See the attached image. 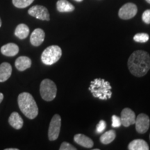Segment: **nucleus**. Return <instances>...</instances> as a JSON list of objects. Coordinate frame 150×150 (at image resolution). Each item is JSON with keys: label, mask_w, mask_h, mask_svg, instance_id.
I'll use <instances>...</instances> for the list:
<instances>
[{"label": "nucleus", "mask_w": 150, "mask_h": 150, "mask_svg": "<svg viewBox=\"0 0 150 150\" xmlns=\"http://www.w3.org/2000/svg\"><path fill=\"white\" fill-rule=\"evenodd\" d=\"M128 67L135 76H145L150 70V56L147 52L137 50L130 56L128 60Z\"/></svg>", "instance_id": "f257e3e1"}, {"label": "nucleus", "mask_w": 150, "mask_h": 150, "mask_svg": "<svg viewBox=\"0 0 150 150\" xmlns=\"http://www.w3.org/2000/svg\"><path fill=\"white\" fill-rule=\"evenodd\" d=\"M18 106L22 113L30 120L34 119L38 114V108L32 95L28 93L20 94L18 99Z\"/></svg>", "instance_id": "f03ea898"}, {"label": "nucleus", "mask_w": 150, "mask_h": 150, "mask_svg": "<svg viewBox=\"0 0 150 150\" xmlns=\"http://www.w3.org/2000/svg\"><path fill=\"white\" fill-rule=\"evenodd\" d=\"M112 87L110 83L103 79H95L92 81L88 90L95 98L106 100L112 96Z\"/></svg>", "instance_id": "7ed1b4c3"}, {"label": "nucleus", "mask_w": 150, "mask_h": 150, "mask_svg": "<svg viewBox=\"0 0 150 150\" xmlns=\"http://www.w3.org/2000/svg\"><path fill=\"white\" fill-rule=\"evenodd\" d=\"M62 56V50L60 47L52 45L47 47L41 55V61L45 65H52L59 61Z\"/></svg>", "instance_id": "20e7f679"}, {"label": "nucleus", "mask_w": 150, "mask_h": 150, "mask_svg": "<svg viewBox=\"0 0 150 150\" xmlns=\"http://www.w3.org/2000/svg\"><path fill=\"white\" fill-rule=\"evenodd\" d=\"M40 93L44 100L47 102L53 100L57 93V88L55 83L48 79L42 80L40 86Z\"/></svg>", "instance_id": "39448f33"}, {"label": "nucleus", "mask_w": 150, "mask_h": 150, "mask_svg": "<svg viewBox=\"0 0 150 150\" xmlns=\"http://www.w3.org/2000/svg\"><path fill=\"white\" fill-rule=\"evenodd\" d=\"M61 127V117L58 114L53 116L48 131V138L50 141H54L59 138Z\"/></svg>", "instance_id": "423d86ee"}, {"label": "nucleus", "mask_w": 150, "mask_h": 150, "mask_svg": "<svg viewBox=\"0 0 150 150\" xmlns=\"http://www.w3.org/2000/svg\"><path fill=\"white\" fill-rule=\"evenodd\" d=\"M30 16L41 20L49 21L50 20V13L46 7L40 5H35L31 7L28 11Z\"/></svg>", "instance_id": "0eeeda50"}, {"label": "nucleus", "mask_w": 150, "mask_h": 150, "mask_svg": "<svg viewBox=\"0 0 150 150\" xmlns=\"http://www.w3.org/2000/svg\"><path fill=\"white\" fill-rule=\"evenodd\" d=\"M138 12V8L134 3H127L121 7L118 12V16L122 20L133 18Z\"/></svg>", "instance_id": "6e6552de"}, {"label": "nucleus", "mask_w": 150, "mask_h": 150, "mask_svg": "<svg viewBox=\"0 0 150 150\" xmlns=\"http://www.w3.org/2000/svg\"><path fill=\"white\" fill-rule=\"evenodd\" d=\"M136 129L137 132L143 134L147 132L150 126V120L149 116L145 113H140L136 117Z\"/></svg>", "instance_id": "1a4fd4ad"}, {"label": "nucleus", "mask_w": 150, "mask_h": 150, "mask_svg": "<svg viewBox=\"0 0 150 150\" xmlns=\"http://www.w3.org/2000/svg\"><path fill=\"white\" fill-rule=\"evenodd\" d=\"M121 122L124 127H128L134 125L136 122V114L129 108H125L121 112Z\"/></svg>", "instance_id": "9d476101"}, {"label": "nucleus", "mask_w": 150, "mask_h": 150, "mask_svg": "<svg viewBox=\"0 0 150 150\" xmlns=\"http://www.w3.org/2000/svg\"><path fill=\"white\" fill-rule=\"evenodd\" d=\"M45 37V33L41 29H35L31 33L30 37V42L35 47L40 46L43 42Z\"/></svg>", "instance_id": "9b49d317"}, {"label": "nucleus", "mask_w": 150, "mask_h": 150, "mask_svg": "<svg viewBox=\"0 0 150 150\" xmlns=\"http://www.w3.org/2000/svg\"><path fill=\"white\" fill-rule=\"evenodd\" d=\"M74 140L76 143L83 147L91 148L94 145V142L92 139L83 134H76L74 136Z\"/></svg>", "instance_id": "f8f14e48"}, {"label": "nucleus", "mask_w": 150, "mask_h": 150, "mask_svg": "<svg viewBox=\"0 0 150 150\" xmlns=\"http://www.w3.org/2000/svg\"><path fill=\"white\" fill-rule=\"evenodd\" d=\"M15 65L19 71H24L31 66V60L27 56H20L16 59Z\"/></svg>", "instance_id": "ddd939ff"}, {"label": "nucleus", "mask_w": 150, "mask_h": 150, "mask_svg": "<svg viewBox=\"0 0 150 150\" xmlns=\"http://www.w3.org/2000/svg\"><path fill=\"white\" fill-rule=\"evenodd\" d=\"M12 73V67L8 63L0 65V82H4L10 78Z\"/></svg>", "instance_id": "4468645a"}, {"label": "nucleus", "mask_w": 150, "mask_h": 150, "mask_svg": "<svg viewBox=\"0 0 150 150\" xmlns=\"http://www.w3.org/2000/svg\"><path fill=\"white\" fill-rule=\"evenodd\" d=\"M1 52L6 56H14L19 52V47L15 43H8L1 47Z\"/></svg>", "instance_id": "2eb2a0df"}, {"label": "nucleus", "mask_w": 150, "mask_h": 150, "mask_svg": "<svg viewBox=\"0 0 150 150\" xmlns=\"http://www.w3.org/2000/svg\"><path fill=\"white\" fill-rule=\"evenodd\" d=\"M8 122L14 129H20L23 126L24 122L20 114L17 112H13L8 118Z\"/></svg>", "instance_id": "dca6fc26"}, {"label": "nucleus", "mask_w": 150, "mask_h": 150, "mask_svg": "<svg viewBox=\"0 0 150 150\" xmlns=\"http://www.w3.org/2000/svg\"><path fill=\"white\" fill-rule=\"evenodd\" d=\"M129 150H149V147L147 142L142 139L132 140L128 145Z\"/></svg>", "instance_id": "f3484780"}, {"label": "nucleus", "mask_w": 150, "mask_h": 150, "mask_svg": "<svg viewBox=\"0 0 150 150\" xmlns=\"http://www.w3.org/2000/svg\"><path fill=\"white\" fill-rule=\"evenodd\" d=\"M56 8L60 13H69L74 11V6L67 0H59L56 3Z\"/></svg>", "instance_id": "a211bd4d"}, {"label": "nucleus", "mask_w": 150, "mask_h": 150, "mask_svg": "<svg viewBox=\"0 0 150 150\" xmlns=\"http://www.w3.org/2000/svg\"><path fill=\"white\" fill-rule=\"evenodd\" d=\"M29 34V28L25 24H20L16 27L15 31V35L18 38L25 39Z\"/></svg>", "instance_id": "6ab92c4d"}, {"label": "nucleus", "mask_w": 150, "mask_h": 150, "mask_svg": "<svg viewBox=\"0 0 150 150\" xmlns=\"http://www.w3.org/2000/svg\"><path fill=\"white\" fill-rule=\"evenodd\" d=\"M115 131L113 130H109L102 135V136L100 137V142L104 145H108L115 140Z\"/></svg>", "instance_id": "aec40b11"}, {"label": "nucleus", "mask_w": 150, "mask_h": 150, "mask_svg": "<svg viewBox=\"0 0 150 150\" xmlns=\"http://www.w3.org/2000/svg\"><path fill=\"white\" fill-rule=\"evenodd\" d=\"M34 0H12L15 6L18 8H24L33 2Z\"/></svg>", "instance_id": "412c9836"}, {"label": "nucleus", "mask_w": 150, "mask_h": 150, "mask_svg": "<svg viewBox=\"0 0 150 150\" xmlns=\"http://www.w3.org/2000/svg\"><path fill=\"white\" fill-rule=\"evenodd\" d=\"M149 36L147 33H137L134 36V40L135 42H146L149 40Z\"/></svg>", "instance_id": "4be33fe9"}, {"label": "nucleus", "mask_w": 150, "mask_h": 150, "mask_svg": "<svg viewBox=\"0 0 150 150\" xmlns=\"http://www.w3.org/2000/svg\"><path fill=\"white\" fill-rule=\"evenodd\" d=\"M122 125L121 119L118 116L113 115L112 116V127L114 128H118Z\"/></svg>", "instance_id": "5701e85b"}, {"label": "nucleus", "mask_w": 150, "mask_h": 150, "mask_svg": "<svg viewBox=\"0 0 150 150\" xmlns=\"http://www.w3.org/2000/svg\"><path fill=\"white\" fill-rule=\"evenodd\" d=\"M106 127V122L104 120H100L97 126L96 132L97 134H101V133H102L103 131L105 130Z\"/></svg>", "instance_id": "b1692460"}, {"label": "nucleus", "mask_w": 150, "mask_h": 150, "mask_svg": "<svg viewBox=\"0 0 150 150\" xmlns=\"http://www.w3.org/2000/svg\"><path fill=\"white\" fill-rule=\"evenodd\" d=\"M142 20L145 24H150V9L144 11L142 16Z\"/></svg>", "instance_id": "393cba45"}, {"label": "nucleus", "mask_w": 150, "mask_h": 150, "mask_svg": "<svg viewBox=\"0 0 150 150\" xmlns=\"http://www.w3.org/2000/svg\"><path fill=\"white\" fill-rule=\"evenodd\" d=\"M60 150H76V148H75L74 146L70 145V143L67 142H63L61 144V147L59 148Z\"/></svg>", "instance_id": "a878e982"}, {"label": "nucleus", "mask_w": 150, "mask_h": 150, "mask_svg": "<svg viewBox=\"0 0 150 150\" xmlns=\"http://www.w3.org/2000/svg\"><path fill=\"white\" fill-rule=\"evenodd\" d=\"M3 99H4V95H3L2 93H0V103L2 102Z\"/></svg>", "instance_id": "bb28decb"}, {"label": "nucleus", "mask_w": 150, "mask_h": 150, "mask_svg": "<svg viewBox=\"0 0 150 150\" xmlns=\"http://www.w3.org/2000/svg\"><path fill=\"white\" fill-rule=\"evenodd\" d=\"M6 150H18V149H17V148H14V149H13V148H10V149H6Z\"/></svg>", "instance_id": "cd10ccee"}, {"label": "nucleus", "mask_w": 150, "mask_h": 150, "mask_svg": "<svg viewBox=\"0 0 150 150\" xmlns=\"http://www.w3.org/2000/svg\"><path fill=\"white\" fill-rule=\"evenodd\" d=\"M74 1H77V2H81V1H83V0H74Z\"/></svg>", "instance_id": "c85d7f7f"}, {"label": "nucleus", "mask_w": 150, "mask_h": 150, "mask_svg": "<svg viewBox=\"0 0 150 150\" xmlns=\"http://www.w3.org/2000/svg\"><path fill=\"white\" fill-rule=\"evenodd\" d=\"M1 27V18H0V27Z\"/></svg>", "instance_id": "c756f323"}, {"label": "nucleus", "mask_w": 150, "mask_h": 150, "mask_svg": "<svg viewBox=\"0 0 150 150\" xmlns=\"http://www.w3.org/2000/svg\"><path fill=\"white\" fill-rule=\"evenodd\" d=\"M146 1H147V3H149V4H150V0H145Z\"/></svg>", "instance_id": "7c9ffc66"}, {"label": "nucleus", "mask_w": 150, "mask_h": 150, "mask_svg": "<svg viewBox=\"0 0 150 150\" xmlns=\"http://www.w3.org/2000/svg\"><path fill=\"white\" fill-rule=\"evenodd\" d=\"M149 139H150V135H149Z\"/></svg>", "instance_id": "2f4dec72"}]
</instances>
